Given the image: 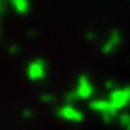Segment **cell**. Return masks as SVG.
I'll list each match as a JSON object with an SVG mask.
<instances>
[{"instance_id": "1", "label": "cell", "mask_w": 130, "mask_h": 130, "mask_svg": "<svg viewBox=\"0 0 130 130\" xmlns=\"http://www.w3.org/2000/svg\"><path fill=\"white\" fill-rule=\"evenodd\" d=\"M27 74L29 78L32 79H40L45 76V63L42 60H35V61H31L29 63V67H27Z\"/></svg>"}, {"instance_id": "2", "label": "cell", "mask_w": 130, "mask_h": 130, "mask_svg": "<svg viewBox=\"0 0 130 130\" xmlns=\"http://www.w3.org/2000/svg\"><path fill=\"white\" fill-rule=\"evenodd\" d=\"M118 43H119V35L114 32V35H110V38L103 43V53H112L114 49L118 47Z\"/></svg>"}, {"instance_id": "3", "label": "cell", "mask_w": 130, "mask_h": 130, "mask_svg": "<svg viewBox=\"0 0 130 130\" xmlns=\"http://www.w3.org/2000/svg\"><path fill=\"white\" fill-rule=\"evenodd\" d=\"M92 92V87H90V81L87 78H81L79 83H78V94L79 96H89Z\"/></svg>"}, {"instance_id": "4", "label": "cell", "mask_w": 130, "mask_h": 130, "mask_svg": "<svg viewBox=\"0 0 130 130\" xmlns=\"http://www.w3.org/2000/svg\"><path fill=\"white\" fill-rule=\"evenodd\" d=\"M11 4H13L14 11L20 14H25L29 11V0H11Z\"/></svg>"}]
</instances>
